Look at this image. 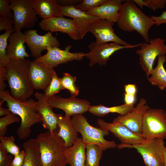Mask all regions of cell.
<instances>
[{
	"label": "cell",
	"instance_id": "8d00e7d4",
	"mask_svg": "<svg viewBox=\"0 0 166 166\" xmlns=\"http://www.w3.org/2000/svg\"><path fill=\"white\" fill-rule=\"evenodd\" d=\"M12 157L0 144V166H11Z\"/></svg>",
	"mask_w": 166,
	"mask_h": 166
},
{
	"label": "cell",
	"instance_id": "9a60e30c",
	"mask_svg": "<svg viewBox=\"0 0 166 166\" xmlns=\"http://www.w3.org/2000/svg\"><path fill=\"white\" fill-rule=\"evenodd\" d=\"M66 16L72 18L78 31L80 39H82L88 32V28L92 24L100 18L87 12H84L74 6H59L58 16Z\"/></svg>",
	"mask_w": 166,
	"mask_h": 166
},
{
	"label": "cell",
	"instance_id": "ba28073f",
	"mask_svg": "<svg viewBox=\"0 0 166 166\" xmlns=\"http://www.w3.org/2000/svg\"><path fill=\"white\" fill-rule=\"evenodd\" d=\"M141 134L145 139L166 138V112L150 108L144 114Z\"/></svg>",
	"mask_w": 166,
	"mask_h": 166
},
{
	"label": "cell",
	"instance_id": "30bf717a",
	"mask_svg": "<svg viewBox=\"0 0 166 166\" xmlns=\"http://www.w3.org/2000/svg\"><path fill=\"white\" fill-rule=\"evenodd\" d=\"M141 43L125 46L116 43H98L91 42L89 45L90 51L85 53V57L89 61V65L93 66L98 64L100 66L106 65L110 57L115 52L124 49L140 47Z\"/></svg>",
	"mask_w": 166,
	"mask_h": 166
},
{
	"label": "cell",
	"instance_id": "7a4b0ae2",
	"mask_svg": "<svg viewBox=\"0 0 166 166\" xmlns=\"http://www.w3.org/2000/svg\"><path fill=\"white\" fill-rule=\"evenodd\" d=\"M30 62L25 59H10L5 67L10 94L13 98L21 101L29 99L34 93V89L29 75Z\"/></svg>",
	"mask_w": 166,
	"mask_h": 166
},
{
	"label": "cell",
	"instance_id": "f1b7e54d",
	"mask_svg": "<svg viewBox=\"0 0 166 166\" xmlns=\"http://www.w3.org/2000/svg\"><path fill=\"white\" fill-rule=\"evenodd\" d=\"M103 151L102 149L97 145H86L85 166H99Z\"/></svg>",
	"mask_w": 166,
	"mask_h": 166
},
{
	"label": "cell",
	"instance_id": "7402d4cb",
	"mask_svg": "<svg viewBox=\"0 0 166 166\" xmlns=\"http://www.w3.org/2000/svg\"><path fill=\"white\" fill-rule=\"evenodd\" d=\"M8 40L9 43L6 51L10 59H22L30 56L26 51L24 45L26 37L24 33L21 31L14 32L10 35Z\"/></svg>",
	"mask_w": 166,
	"mask_h": 166
},
{
	"label": "cell",
	"instance_id": "277c9868",
	"mask_svg": "<svg viewBox=\"0 0 166 166\" xmlns=\"http://www.w3.org/2000/svg\"><path fill=\"white\" fill-rule=\"evenodd\" d=\"M57 131L40 133L36 139L39 146L42 166H66V147Z\"/></svg>",
	"mask_w": 166,
	"mask_h": 166
},
{
	"label": "cell",
	"instance_id": "d4e9b609",
	"mask_svg": "<svg viewBox=\"0 0 166 166\" xmlns=\"http://www.w3.org/2000/svg\"><path fill=\"white\" fill-rule=\"evenodd\" d=\"M37 15L43 19L58 17L59 5L56 0H30Z\"/></svg>",
	"mask_w": 166,
	"mask_h": 166
},
{
	"label": "cell",
	"instance_id": "ac0fdd59",
	"mask_svg": "<svg viewBox=\"0 0 166 166\" xmlns=\"http://www.w3.org/2000/svg\"><path fill=\"white\" fill-rule=\"evenodd\" d=\"M39 27L45 31L51 32H60L67 34L75 41L80 39L79 33L73 20L65 18L64 16L53 17L42 19L39 24Z\"/></svg>",
	"mask_w": 166,
	"mask_h": 166
},
{
	"label": "cell",
	"instance_id": "8fae6325",
	"mask_svg": "<svg viewBox=\"0 0 166 166\" xmlns=\"http://www.w3.org/2000/svg\"><path fill=\"white\" fill-rule=\"evenodd\" d=\"M72 47L71 45H68L64 50L57 47H49L47 49L46 54L35 58L34 60L54 68L61 64L75 60L81 61L83 59L85 53L83 52H70L69 50Z\"/></svg>",
	"mask_w": 166,
	"mask_h": 166
},
{
	"label": "cell",
	"instance_id": "d6986e66",
	"mask_svg": "<svg viewBox=\"0 0 166 166\" xmlns=\"http://www.w3.org/2000/svg\"><path fill=\"white\" fill-rule=\"evenodd\" d=\"M55 71L54 68L42 62L34 60L31 61L29 75L34 89L45 91L49 85Z\"/></svg>",
	"mask_w": 166,
	"mask_h": 166
},
{
	"label": "cell",
	"instance_id": "52a82bcc",
	"mask_svg": "<svg viewBox=\"0 0 166 166\" xmlns=\"http://www.w3.org/2000/svg\"><path fill=\"white\" fill-rule=\"evenodd\" d=\"M140 49L135 52L139 56V64L147 78L153 69V65L157 57L166 54L165 40L160 38L150 39L148 43L143 42Z\"/></svg>",
	"mask_w": 166,
	"mask_h": 166
},
{
	"label": "cell",
	"instance_id": "9c48e42d",
	"mask_svg": "<svg viewBox=\"0 0 166 166\" xmlns=\"http://www.w3.org/2000/svg\"><path fill=\"white\" fill-rule=\"evenodd\" d=\"M9 2L14 16V32L34 26L38 18L30 0H9Z\"/></svg>",
	"mask_w": 166,
	"mask_h": 166
},
{
	"label": "cell",
	"instance_id": "6da1fadb",
	"mask_svg": "<svg viewBox=\"0 0 166 166\" xmlns=\"http://www.w3.org/2000/svg\"><path fill=\"white\" fill-rule=\"evenodd\" d=\"M0 98L6 103L10 112L20 118L21 122L16 133L21 140L28 138L31 132L32 126L42 123L41 118L37 111V103L34 99H29L21 101L13 98L10 92L5 90L0 92Z\"/></svg>",
	"mask_w": 166,
	"mask_h": 166
},
{
	"label": "cell",
	"instance_id": "e575fe53",
	"mask_svg": "<svg viewBox=\"0 0 166 166\" xmlns=\"http://www.w3.org/2000/svg\"><path fill=\"white\" fill-rule=\"evenodd\" d=\"M106 0H82L74 6L76 9L84 12H87L96 8L105 2Z\"/></svg>",
	"mask_w": 166,
	"mask_h": 166
},
{
	"label": "cell",
	"instance_id": "3957f363",
	"mask_svg": "<svg viewBox=\"0 0 166 166\" xmlns=\"http://www.w3.org/2000/svg\"><path fill=\"white\" fill-rule=\"evenodd\" d=\"M117 25L123 31H136L148 43L150 39L148 31L155 22L138 8L132 0L125 1L120 9Z\"/></svg>",
	"mask_w": 166,
	"mask_h": 166
},
{
	"label": "cell",
	"instance_id": "60d3db41",
	"mask_svg": "<svg viewBox=\"0 0 166 166\" xmlns=\"http://www.w3.org/2000/svg\"><path fill=\"white\" fill-rule=\"evenodd\" d=\"M6 70L5 67H0V92L5 90L6 85Z\"/></svg>",
	"mask_w": 166,
	"mask_h": 166
},
{
	"label": "cell",
	"instance_id": "cb8c5ba5",
	"mask_svg": "<svg viewBox=\"0 0 166 166\" xmlns=\"http://www.w3.org/2000/svg\"><path fill=\"white\" fill-rule=\"evenodd\" d=\"M86 146L82 138L78 137L66 149L67 163L70 166H85Z\"/></svg>",
	"mask_w": 166,
	"mask_h": 166
},
{
	"label": "cell",
	"instance_id": "7c38bea8",
	"mask_svg": "<svg viewBox=\"0 0 166 166\" xmlns=\"http://www.w3.org/2000/svg\"><path fill=\"white\" fill-rule=\"evenodd\" d=\"M26 37V43L29 49L32 56L35 58L42 56L43 51L49 47H59L60 43L56 37L48 31L44 35L38 34L37 30H30L24 33Z\"/></svg>",
	"mask_w": 166,
	"mask_h": 166
},
{
	"label": "cell",
	"instance_id": "e0dca14e",
	"mask_svg": "<svg viewBox=\"0 0 166 166\" xmlns=\"http://www.w3.org/2000/svg\"><path fill=\"white\" fill-rule=\"evenodd\" d=\"M146 100L141 98L133 109L124 115H119L113 122H118L123 124L132 132L141 134L142 122L144 113L150 108Z\"/></svg>",
	"mask_w": 166,
	"mask_h": 166
},
{
	"label": "cell",
	"instance_id": "f35d334b",
	"mask_svg": "<svg viewBox=\"0 0 166 166\" xmlns=\"http://www.w3.org/2000/svg\"><path fill=\"white\" fill-rule=\"evenodd\" d=\"M147 1L149 8L154 11L164 8L166 5V0H147Z\"/></svg>",
	"mask_w": 166,
	"mask_h": 166
},
{
	"label": "cell",
	"instance_id": "ffe728a7",
	"mask_svg": "<svg viewBox=\"0 0 166 166\" xmlns=\"http://www.w3.org/2000/svg\"><path fill=\"white\" fill-rule=\"evenodd\" d=\"M34 96L37 100V111L41 118L43 128L51 132L57 131L58 114L53 112L44 93L37 92Z\"/></svg>",
	"mask_w": 166,
	"mask_h": 166
},
{
	"label": "cell",
	"instance_id": "83f0119b",
	"mask_svg": "<svg viewBox=\"0 0 166 166\" xmlns=\"http://www.w3.org/2000/svg\"><path fill=\"white\" fill-rule=\"evenodd\" d=\"M134 105H129L125 103L116 106L108 107L102 105H91L88 111L93 115L101 117L109 113H117L119 115H124L132 111L134 108Z\"/></svg>",
	"mask_w": 166,
	"mask_h": 166
},
{
	"label": "cell",
	"instance_id": "836d02e7",
	"mask_svg": "<svg viewBox=\"0 0 166 166\" xmlns=\"http://www.w3.org/2000/svg\"><path fill=\"white\" fill-rule=\"evenodd\" d=\"M20 118L12 113L0 118V137L5 136L7 126L14 123L19 122Z\"/></svg>",
	"mask_w": 166,
	"mask_h": 166
},
{
	"label": "cell",
	"instance_id": "8992f818",
	"mask_svg": "<svg viewBox=\"0 0 166 166\" xmlns=\"http://www.w3.org/2000/svg\"><path fill=\"white\" fill-rule=\"evenodd\" d=\"M164 139L154 138L145 139L140 143L132 145H117L119 149L133 148L142 156L146 166H164Z\"/></svg>",
	"mask_w": 166,
	"mask_h": 166
},
{
	"label": "cell",
	"instance_id": "1f68e13d",
	"mask_svg": "<svg viewBox=\"0 0 166 166\" xmlns=\"http://www.w3.org/2000/svg\"><path fill=\"white\" fill-rule=\"evenodd\" d=\"M63 90L60 78H59L55 71L53 75L51 81L46 89L44 91V94L45 98L49 99L55 96Z\"/></svg>",
	"mask_w": 166,
	"mask_h": 166
},
{
	"label": "cell",
	"instance_id": "f546056e",
	"mask_svg": "<svg viewBox=\"0 0 166 166\" xmlns=\"http://www.w3.org/2000/svg\"><path fill=\"white\" fill-rule=\"evenodd\" d=\"M14 32L13 29L6 30L0 35V67H6L10 62V59L7 54V42L9 36Z\"/></svg>",
	"mask_w": 166,
	"mask_h": 166
},
{
	"label": "cell",
	"instance_id": "4fadbf2b",
	"mask_svg": "<svg viewBox=\"0 0 166 166\" xmlns=\"http://www.w3.org/2000/svg\"><path fill=\"white\" fill-rule=\"evenodd\" d=\"M97 124L99 128L111 132L120 142V145H132L142 142L145 139L141 134L136 133L118 122L109 123L98 119Z\"/></svg>",
	"mask_w": 166,
	"mask_h": 166
},
{
	"label": "cell",
	"instance_id": "603a6c76",
	"mask_svg": "<svg viewBox=\"0 0 166 166\" xmlns=\"http://www.w3.org/2000/svg\"><path fill=\"white\" fill-rule=\"evenodd\" d=\"M57 135L63 141L66 148L72 146L78 138V133L75 129L71 118L58 114L57 122Z\"/></svg>",
	"mask_w": 166,
	"mask_h": 166
},
{
	"label": "cell",
	"instance_id": "c3c4849f",
	"mask_svg": "<svg viewBox=\"0 0 166 166\" xmlns=\"http://www.w3.org/2000/svg\"><path fill=\"white\" fill-rule=\"evenodd\" d=\"M164 166H166V147L164 151Z\"/></svg>",
	"mask_w": 166,
	"mask_h": 166
},
{
	"label": "cell",
	"instance_id": "bcb514c9",
	"mask_svg": "<svg viewBox=\"0 0 166 166\" xmlns=\"http://www.w3.org/2000/svg\"><path fill=\"white\" fill-rule=\"evenodd\" d=\"M4 101L2 99H1L0 101V116L1 117L7 116L11 113L8 108L5 109L3 108L2 104Z\"/></svg>",
	"mask_w": 166,
	"mask_h": 166
},
{
	"label": "cell",
	"instance_id": "5b68a950",
	"mask_svg": "<svg viewBox=\"0 0 166 166\" xmlns=\"http://www.w3.org/2000/svg\"><path fill=\"white\" fill-rule=\"evenodd\" d=\"M71 120L76 130L81 135L82 141L86 145L96 144L103 151L117 147L114 141L108 140L104 138L109 135V131L91 125L82 114L74 115Z\"/></svg>",
	"mask_w": 166,
	"mask_h": 166
},
{
	"label": "cell",
	"instance_id": "74e56055",
	"mask_svg": "<svg viewBox=\"0 0 166 166\" xmlns=\"http://www.w3.org/2000/svg\"><path fill=\"white\" fill-rule=\"evenodd\" d=\"M14 20L7 17L0 16V31L8 30L13 29Z\"/></svg>",
	"mask_w": 166,
	"mask_h": 166
},
{
	"label": "cell",
	"instance_id": "ee69618b",
	"mask_svg": "<svg viewBox=\"0 0 166 166\" xmlns=\"http://www.w3.org/2000/svg\"><path fill=\"white\" fill-rule=\"evenodd\" d=\"M124 93L127 94L136 95L137 88L135 84H127L124 85Z\"/></svg>",
	"mask_w": 166,
	"mask_h": 166
},
{
	"label": "cell",
	"instance_id": "4316f807",
	"mask_svg": "<svg viewBox=\"0 0 166 166\" xmlns=\"http://www.w3.org/2000/svg\"><path fill=\"white\" fill-rule=\"evenodd\" d=\"M166 60L165 55L159 56L156 66L147 78L152 85L157 86L162 90L166 88V70L164 67Z\"/></svg>",
	"mask_w": 166,
	"mask_h": 166
},
{
	"label": "cell",
	"instance_id": "7dc6e473",
	"mask_svg": "<svg viewBox=\"0 0 166 166\" xmlns=\"http://www.w3.org/2000/svg\"><path fill=\"white\" fill-rule=\"evenodd\" d=\"M132 1L139 6L141 8L143 9V6H145L149 8L147 0H133Z\"/></svg>",
	"mask_w": 166,
	"mask_h": 166
},
{
	"label": "cell",
	"instance_id": "4dcf8cb0",
	"mask_svg": "<svg viewBox=\"0 0 166 166\" xmlns=\"http://www.w3.org/2000/svg\"><path fill=\"white\" fill-rule=\"evenodd\" d=\"M63 89H67L71 94V97H76L79 92L78 86L75 84L76 77L68 73H64L60 78Z\"/></svg>",
	"mask_w": 166,
	"mask_h": 166
},
{
	"label": "cell",
	"instance_id": "ab89813d",
	"mask_svg": "<svg viewBox=\"0 0 166 166\" xmlns=\"http://www.w3.org/2000/svg\"><path fill=\"white\" fill-rule=\"evenodd\" d=\"M11 163V166H22L25 156V151L23 150L18 154L14 156Z\"/></svg>",
	"mask_w": 166,
	"mask_h": 166
},
{
	"label": "cell",
	"instance_id": "b9f144b4",
	"mask_svg": "<svg viewBox=\"0 0 166 166\" xmlns=\"http://www.w3.org/2000/svg\"><path fill=\"white\" fill-rule=\"evenodd\" d=\"M150 17L155 22L156 26L166 23V10L163 12L159 16H151Z\"/></svg>",
	"mask_w": 166,
	"mask_h": 166
},
{
	"label": "cell",
	"instance_id": "5bb4252c",
	"mask_svg": "<svg viewBox=\"0 0 166 166\" xmlns=\"http://www.w3.org/2000/svg\"><path fill=\"white\" fill-rule=\"evenodd\" d=\"M48 103L52 109H60L65 113L64 116L71 118L77 114H83L88 111L90 103L86 100L71 97L64 98L59 96H54L48 100Z\"/></svg>",
	"mask_w": 166,
	"mask_h": 166
},
{
	"label": "cell",
	"instance_id": "44dd1931",
	"mask_svg": "<svg viewBox=\"0 0 166 166\" xmlns=\"http://www.w3.org/2000/svg\"><path fill=\"white\" fill-rule=\"evenodd\" d=\"M123 0H106L98 7L88 11V13L113 23L117 22Z\"/></svg>",
	"mask_w": 166,
	"mask_h": 166
},
{
	"label": "cell",
	"instance_id": "d590c367",
	"mask_svg": "<svg viewBox=\"0 0 166 166\" xmlns=\"http://www.w3.org/2000/svg\"><path fill=\"white\" fill-rule=\"evenodd\" d=\"M9 0H0V15L12 18L13 19L14 16L11 11Z\"/></svg>",
	"mask_w": 166,
	"mask_h": 166
},
{
	"label": "cell",
	"instance_id": "484cf974",
	"mask_svg": "<svg viewBox=\"0 0 166 166\" xmlns=\"http://www.w3.org/2000/svg\"><path fill=\"white\" fill-rule=\"evenodd\" d=\"M25 156L22 166H42L39 146L36 139L31 138L22 145Z\"/></svg>",
	"mask_w": 166,
	"mask_h": 166
},
{
	"label": "cell",
	"instance_id": "2e32d148",
	"mask_svg": "<svg viewBox=\"0 0 166 166\" xmlns=\"http://www.w3.org/2000/svg\"><path fill=\"white\" fill-rule=\"evenodd\" d=\"M114 23L100 18L89 26L88 32L94 36L96 39V42L98 43L112 42L125 46L131 45L115 34L113 28Z\"/></svg>",
	"mask_w": 166,
	"mask_h": 166
},
{
	"label": "cell",
	"instance_id": "d6a6232c",
	"mask_svg": "<svg viewBox=\"0 0 166 166\" xmlns=\"http://www.w3.org/2000/svg\"><path fill=\"white\" fill-rule=\"evenodd\" d=\"M0 144L8 153L14 156L20 152L19 147L15 144L13 136H2L0 137Z\"/></svg>",
	"mask_w": 166,
	"mask_h": 166
},
{
	"label": "cell",
	"instance_id": "f6af8a7d",
	"mask_svg": "<svg viewBox=\"0 0 166 166\" xmlns=\"http://www.w3.org/2000/svg\"><path fill=\"white\" fill-rule=\"evenodd\" d=\"M136 95L129 94L124 93V103L129 105H134L136 99Z\"/></svg>",
	"mask_w": 166,
	"mask_h": 166
},
{
	"label": "cell",
	"instance_id": "7bdbcfd3",
	"mask_svg": "<svg viewBox=\"0 0 166 166\" xmlns=\"http://www.w3.org/2000/svg\"><path fill=\"white\" fill-rule=\"evenodd\" d=\"M82 0H56L60 6H74L80 3Z\"/></svg>",
	"mask_w": 166,
	"mask_h": 166
}]
</instances>
